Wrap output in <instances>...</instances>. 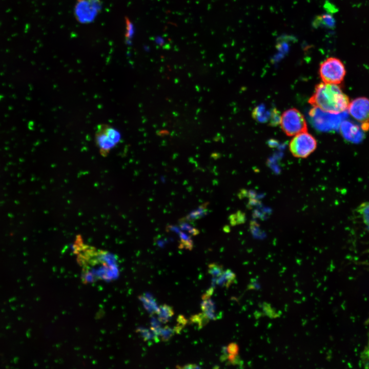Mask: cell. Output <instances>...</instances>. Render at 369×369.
<instances>
[{
	"label": "cell",
	"instance_id": "6da1fadb",
	"mask_svg": "<svg viewBox=\"0 0 369 369\" xmlns=\"http://www.w3.org/2000/svg\"><path fill=\"white\" fill-rule=\"evenodd\" d=\"M73 250L81 269L83 282L114 279L118 274L117 259L114 255L86 243L77 235L73 244Z\"/></svg>",
	"mask_w": 369,
	"mask_h": 369
},
{
	"label": "cell",
	"instance_id": "7a4b0ae2",
	"mask_svg": "<svg viewBox=\"0 0 369 369\" xmlns=\"http://www.w3.org/2000/svg\"><path fill=\"white\" fill-rule=\"evenodd\" d=\"M315 109L332 114H338L347 110L348 96L339 85L320 83L308 100Z\"/></svg>",
	"mask_w": 369,
	"mask_h": 369
},
{
	"label": "cell",
	"instance_id": "3957f363",
	"mask_svg": "<svg viewBox=\"0 0 369 369\" xmlns=\"http://www.w3.org/2000/svg\"><path fill=\"white\" fill-rule=\"evenodd\" d=\"M318 73L323 83L340 85L344 80L346 70L339 58L329 57L320 64Z\"/></svg>",
	"mask_w": 369,
	"mask_h": 369
},
{
	"label": "cell",
	"instance_id": "277c9868",
	"mask_svg": "<svg viewBox=\"0 0 369 369\" xmlns=\"http://www.w3.org/2000/svg\"><path fill=\"white\" fill-rule=\"evenodd\" d=\"M120 140L121 134L114 127L105 124L97 127L95 142L101 156H107Z\"/></svg>",
	"mask_w": 369,
	"mask_h": 369
},
{
	"label": "cell",
	"instance_id": "5b68a950",
	"mask_svg": "<svg viewBox=\"0 0 369 369\" xmlns=\"http://www.w3.org/2000/svg\"><path fill=\"white\" fill-rule=\"evenodd\" d=\"M279 124L283 132L288 136L308 132V126L303 115L297 109H289L280 117Z\"/></svg>",
	"mask_w": 369,
	"mask_h": 369
},
{
	"label": "cell",
	"instance_id": "8992f818",
	"mask_svg": "<svg viewBox=\"0 0 369 369\" xmlns=\"http://www.w3.org/2000/svg\"><path fill=\"white\" fill-rule=\"evenodd\" d=\"M317 145L315 138L305 132L294 136L289 143V150L294 157L304 158L316 150Z\"/></svg>",
	"mask_w": 369,
	"mask_h": 369
},
{
	"label": "cell",
	"instance_id": "52a82bcc",
	"mask_svg": "<svg viewBox=\"0 0 369 369\" xmlns=\"http://www.w3.org/2000/svg\"><path fill=\"white\" fill-rule=\"evenodd\" d=\"M100 8L98 0H78L75 7V15L81 23H90L94 19Z\"/></svg>",
	"mask_w": 369,
	"mask_h": 369
},
{
	"label": "cell",
	"instance_id": "ba28073f",
	"mask_svg": "<svg viewBox=\"0 0 369 369\" xmlns=\"http://www.w3.org/2000/svg\"><path fill=\"white\" fill-rule=\"evenodd\" d=\"M349 114L365 126L369 124V98L359 97L350 101L347 110Z\"/></svg>",
	"mask_w": 369,
	"mask_h": 369
},
{
	"label": "cell",
	"instance_id": "9c48e42d",
	"mask_svg": "<svg viewBox=\"0 0 369 369\" xmlns=\"http://www.w3.org/2000/svg\"><path fill=\"white\" fill-rule=\"evenodd\" d=\"M166 230L168 232H173L178 234L179 238V248L180 249H186L192 250L193 248V241L191 236L181 230L179 227L174 225H168Z\"/></svg>",
	"mask_w": 369,
	"mask_h": 369
},
{
	"label": "cell",
	"instance_id": "30bf717a",
	"mask_svg": "<svg viewBox=\"0 0 369 369\" xmlns=\"http://www.w3.org/2000/svg\"><path fill=\"white\" fill-rule=\"evenodd\" d=\"M209 202H205L199 206L196 209L192 210L188 214L181 219L188 221H194L205 217L209 212Z\"/></svg>",
	"mask_w": 369,
	"mask_h": 369
},
{
	"label": "cell",
	"instance_id": "8fae6325",
	"mask_svg": "<svg viewBox=\"0 0 369 369\" xmlns=\"http://www.w3.org/2000/svg\"><path fill=\"white\" fill-rule=\"evenodd\" d=\"M235 273L230 269L224 271L222 274L215 279H213V284H217L223 287L229 288L235 279Z\"/></svg>",
	"mask_w": 369,
	"mask_h": 369
},
{
	"label": "cell",
	"instance_id": "7c38bea8",
	"mask_svg": "<svg viewBox=\"0 0 369 369\" xmlns=\"http://www.w3.org/2000/svg\"><path fill=\"white\" fill-rule=\"evenodd\" d=\"M201 309L210 320L217 318L215 314V305L210 298L202 300L201 303Z\"/></svg>",
	"mask_w": 369,
	"mask_h": 369
},
{
	"label": "cell",
	"instance_id": "4fadbf2b",
	"mask_svg": "<svg viewBox=\"0 0 369 369\" xmlns=\"http://www.w3.org/2000/svg\"><path fill=\"white\" fill-rule=\"evenodd\" d=\"M174 314L172 306L166 304H162L159 307V311L157 313L158 320L160 322L166 323L169 321Z\"/></svg>",
	"mask_w": 369,
	"mask_h": 369
},
{
	"label": "cell",
	"instance_id": "5bb4252c",
	"mask_svg": "<svg viewBox=\"0 0 369 369\" xmlns=\"http://www.w3.org/2000/svg\"><path fill=\"white\" fill-rule=\"evenodd\" d=\"M357 212L363 223L369 230V201L361 203L357 207Z\"/></svg>",
	"mask_w": 369,
	"mask_h": 369
},
{
	"label": "cell",
	"instance_id": "9a60e30c",
	"mask_svg": "<svg viewBox=\"0 0 369 369\" xmlns=\"http://www.w3.org/2000/svg\"><path fill=\"white\" fill-rule=\"evenodd\" d=\"M208 272L212 276L213 279H215L222 274L224 272L223 267L218 263H211L208 265Z\"/></svg>",
	"mask_w": 369,
	"mask_h": 369
},
{
	"label": "cell",
	"instance_id": "2e32d148",
	"mask_svg": "<svg viewBox=\"0 0 369 369\" xmlns=\"http://www.w3.org/2000/svg\"><path fill=\"white\" fill-rule=\"evenodd\" d=\"M210 320V319L202 312L193 315L190 318L191 323L196 324L198 328L205 326Z\"/></svg>",
	"mask_w": 369,
	"mask_h": 369
},
{
	"label": "cell",
	"instance_id": "e0dca14e",
	"mask_svg": "<svg viewBox=\"0 0 369 369\" xmlns=\"http://www.w3.org/2000/svg\"><path fill=\"white\" fill-rule=\"evenodd\" d=\"M179 228L191 236H196L199 233V230L189 224V222L181 219L179 220Z\"/></svg>",
	"mask_w": 369,
	"mask_h": 369
},
{
	"label": "cell",
	"instance_id": "ac0fdd59",
	"mask_svg": "<svg viewBox=\"0 0 369 369\" xmlns=\"http://www.w3.org/2000/svg\"><path fill=\"white\" fill-rule=\"evenodd\" d=\"M141 300L144 303V305L148 311L152 314L156 313L157 314L159 311V308L157 306L154 299H151L147 297L143 296Z\"/></svg>",
	"mask_w": 369,
	"mask_h": 369
},
{
	"label": "cell",
	"instance_id": "d6986e66",
	"mask_svg": "<svg viewBox=\"0 0 369 369\" xmlns=\"http://www.w3.org/2000/svg\"><path fill=\"white\" fill-rule=\"evenodd\" d=\"M315 24L323 25L328 27H332L334 24V20L333 18L329 15H322L317 17L315 20Z\"/></svg>",
	"mask_w": 369,
	"mask_h": 369
},
{
	"label": "cell",
	"instance_id": "ffe728a7",
	"mask_svg": "<svg viewBox=\"0 0 369 369\" xmlns=\"http://www.w3.org/2000/svg\"><path fill=\"white\" fill-rule=\"evenodd\" d=\"M174 333H175L173 328L166 326L161 328L159 335L162 341H167L173 336Z\"/></svg>",
	"mask_w": 369,
	"mask_h": 369
},
{
	"label": "cell",
	"instance_id": "44dd1931",
	"mask_svg": "<svg viewBox=\"0 0 369 369\" xmlns=\"http://www.w3.org/2000/svg\"><path fill=\"white\" fill-rule=\"evenodd\" d=\"M188 322V320L183 315H179L177 318V324L173 328L175 333H179Z\"/></svg>",
	"mask_w": 369,
	"mask_h": 369
},
{
	"label": "cell",
	"instance_id": "7402d4cb",
	"mask_svg": "<svg viewBox=\"0 0 369 369\" xmlns=\"http://www.w3.org/2000/svg\"><path fill=\"white\" fill-rule=\"evenodd\" d=\"M226 351L228 354L238 355L239 347L237 343L232 342L226 347Z\"/></svg>",
	"mask_w": 369,
	"mask_h": 369
},
{
	"label": "cell",
	"instance_id": "603a6c76",
	"mask_svg": "<svg viewBox=\"0 0 369 369\" xmlns=\"http://www.w3.org/2000/svg\"><path fill=\"white\" fill-rule=\"evenodd\" d=\"M179 368H200L199 366H197L196 364H189L187 365H185L183 366H180V367H177Z\"/></svg>",
	"mask_w": 369,
	"mask_h": 369
},
{
	"label": "cell",
	"instance_id": "cb8c5ba5",
	"mask_svg": "<svg viewBox=\"0 0 369 369\" xmlns=\"http://www.w3.org/2000/svg\"><path fill=\"white\" fill-rule=\"evenodd\" d=\"M365 366L366 367H369V361L366 362Z\"/></svg>",
	"mask_w": 369,
	"mask_h": 369
}]
</instances>
